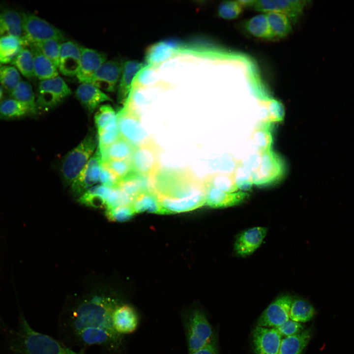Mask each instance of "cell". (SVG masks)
<instances>
[{
    "mask_svg": "<svg viewBox=\"0 0 354 354\" xmlns=\"http://www.w3.org/2000/svg\"><path fill=\"white\" fill-rule=\"evenodd\" d=\"M124 302L114 290L100 289L72 299L59 318L61 335L68 344L80 349L96 346L107 354H120L124 337L114 329L113 315Z\"/></svg>",
    "mask_w": 354,
    "mask_h": 354,
    "instance_id": "6da1fadb",
    "label": "cell"
},
{
    "mask_svg": "<svg viewBox=\"0 0 354 354\" xmlns=\"http://www.w3.org/2000/svg\"><path fill=\"white\" fill-rule=\"evenodd\" d=\"M152 193L169 214L191 211L206 202L203 180L188 169L161 167L152 177Z\"/></svg>",
    "mask_w": 354,
    "mask_h": 354,
    "instance_id": "7a4b0ae2",
    "label": "cell"
},
{
    "mask_svg": "<svg viewBox=\"0 0 354 354\" xmlns=\"http://www.w3.org/2000/svg\"><path fill=\"white\" fill-rule=\"evenodd\" d=\"M16 354H85V349L74 351L54 338L37 332L23 316L10 346Z\"/></svg>",
    "mask_w": 354,
    "mask_h": 354,
    "instance_id": "3957f363",
    "label": "cell"
},
{
    "mask_svg": "<svg viewBox=\"0 0 354 354\" xmlns=\"http://www.w3.org/2000/svg\"><path fill=\"white\" fill-rule=\"evenodd\" d=\"M183 324L189 353L201 349L216 339L204 311L195 308L184 315Z\"/></svg>",
    "mask_w": 354,
    "mask_h": 354,
    "instance_id": "277c9868",
    "label": "cell"
},
{
    "mask_svg": "<svg viewBox=\"0 0 354 354\" xmlns=\"http://www.w3.org/2000/svg\"><path fill=\"white\" fill-rule=\"evenodd\" d=\"M96 145V136L93 130H90L83 141L64 156L61 173L65 184L71 185L90 159Z\"/></svg>",
    "mask_w": 354,
    "mask_h": 354,
    "instance_id": "5b68a950",
    "label": "cell"
},
{
    "mask_svg": "<svg viewBox=\"0 0 354 354\" xmlns=\"http://www.w3.org/2000/svg\"><path fill=\"white\" fill-rule=\"evenodd\" d=\"M23 35L27 46L49 39L60 41L64 39L62 32L45 20L31 13L21 15Z\"/></svg>",
    "mask_w": 354,
    "mask_h": 354,
    "instance_id": "8992f818",
    "label": "cell"
},
{
    "mask_svg": "<svg viewBox=\"0 0 354 354\" xmlns=\"http://www.w3.org/2000/svg\"><path fill=\"white\" fill-rule=\"evenodd\" d=\"M259 154L258 165L251 171L253 184L265 186L280 180L285 172L282 159L271 149Z\"/></svg>",
    "mask_w": 354,
    "mask_h": 354,
    "instance_id": "52a82bcc",
    "label": "cell"
},
{
    "mask_svg": "<svg viewBox=\"0 0 354 354\" xmlns=\"http://www.w3.org/2000/svg\"><path fill=\"white\" fill-rule=\"evenodd\" d=\"M160 149L152 139L134 148L131 158L132 171L152 177L161 167Z\"/></svg>",
    "mask_w": 354,
    "mask_h": 354,
    "instance_id": "ba28073f",
    "label": "cell"
},
{
    "mask_svg": "<svg viewBox=\"0 0 354 354\" xmlns=\"http://www.w3.org/2000/svg\"><path fill=\"white\" fill-rule=\"evenodd\" d=\"M120 136L135 148L151 138L143 128L139 115L123 107L116 115Z\"/></svg>",
    "mask_w": 354,
    "mask_h": 354,
    "instance_id": "9c48e42d",
    "label": "cell"
},
{
    "mask_svg": "<svg viewBox=\"0 0 354 354\" xmlns=\"http://www.w3.org/2000/svg\"><path fill=\"white\" fill-rule=\"evenodd\" d=\"M71 94V90L60 76L40 81L37 90V107L48 109L59 105Z\"/></svg>",
    "mask_w": 354,
    "mask_h": 354,
    "instance_id": "30bf717a",
    "label": "cell"
},
{
    "mask_svg": "<svg viewBox=\"0 0 354 354\" xmlns=\"http://www.w3.org/2000/svg\"><path fill=\"white\" fill-rule=\"evenodd\" d=\"M244 7L264 12L277 11L287 15L291 21L295 23L302 14L307 1L303 0H239Z\"/></svg>",
    "mask_w": 354,
    "mask_h": 354,
    "instance_id": "8fae6325",
    "label": "cell"
},
{
    "mask_svg": "<svg viewBox=\"0 0 354 354\" xmlns=\"http://www.w3.org/2000/svg\"><path fill=\"white\" fill-rule=\"evenodd\" d=\"M102 161L99 149L97 147L87 164L71 185L72 193L76 197H80L91 186L100 181Z\"/></svg>",
    "mask_w": 354,
    "mask_h": 354,
    "instance_id": "7c38bea8",
    "label": "cell"
},
{
    "mask_svg": "<svg viewBox=\"0 0 354 354\" xmlns=\"http://www.w3.org/2000/svg\"><path fill=\"white\" fill-rule=\"evenodd\" d=\"M293 297L289 295H281L272 301L260 316L257 326L276 328L290 319V310Z\"/></svg>",
    "mask_w": 354,
    "mask_h": 354,
    "instance_id": "4fadbf2b",
    "label": "cell"
},
{
    "mask_svg": "<svg viewBox=\"0 0 354 354\" xmlns=\"http://www.w3.org/2000/svg\"><path fill=\"white\" fill-rule=\"evenodd\" d=\"M123 63L117 59L106 60L98 68L89 83L102 91L116 90L122 69Z\"/></svg>",
    "mask_w": 354,
    "mask_h": 354,
    "instance_id": "5bb4252c",
    "label": "cell"
},
{
    "mask_svg": "<svg viewBox=\"0 0 354 354\" xmlns=\"http://www.w3.org/2000/svg\"><path fill=\"white\" fill-rule=\"evenodd\" d=\"M252 336L256 354H278L283 336L276 328L257 326Z\"/></svg>",
    "mask_w": 354,
    "mask_h": 354,
    "instance_id": "9a60e30c",
    "label": "cell"
},
{
    "mask_svg": "<svg viewBox=\"0 0 354 354\" xmlns=\"http://www.w3.org/2000/svg\"><path fill=\"white\" fill-rule=\"evenodd\" d=\"M113 322L116 331L124 336L133 333L137 329L139 323V316L133 306L123 302L115 309Z\"/></svg>",
    "mask_w": 354,
    "mask_h": 354,
    "instance_id": "2e32d148",
    "label": "cell"
},
{
    "mask_svg": "<svg viewBox=\"0 0 354 354\" xmlns=\"http://www.w3.org/2000/svg\"><path fill=\"white\" fill-rule=\"evenodd\" d=\"M267 234L264 227H255L241 232L237 236L234 244L236 253L241 257L253 254L261 245Z\"/></svg>",
    "mask_w": 354,
    "mask_h": 354,
    "instance_id": "e0dca14e",
    "label": "cell"
},
{
    "mask_svg": "<svg viewBox=\"0 0 354 354\" xmlns=\"http://www.w3.org/2000/svg\"><path fill=\"white\" fill-rule=\"evenodd\" d=\"M106 61V55L94 49L81 47V59L76 76L82 83H89L93 76Z\"/></svg>",
    "mask_w": 354,
    "mask_h": 354,
    "instance_id": "ac0fdd59",
    "label": "cell"
},
{
    "mask_svg": "<svg viewBox=\"0 0 354 354\" xmlns=\"http://www.w3.org/2000/svg\"><path fill=\"white\" fill-rule=\"evenodd\" d=\"M204 183L206 193V204L211 207L221 208L236 206L242 203L249 197V194L245 192L227 193L209 184Z\"/></svg>",
    "mask_w": 354,
    "mask_h": 354,
    "instance_id": "d6986e66",
    "label": "cell"
},
{
    "mask_svg": "<svg viewBox=\"0 0 354 354\" xmlns=\"http://www.w3.org/2000/svg\"><path fill=\"white\" fill-rule=\"evenodd\" d=\"M81 47L77 43L67 41L61 43L58 68L66 76L76 75L79 69Z\"/></svg>",
    "mask_w": 354,
    "mask_h": 354,
    "instance_id": "ffe728a7",
    "label": "cell"
},
{
    "mask_svg": "<svg viewBox=\"0 0 354 354\" xmlns=\"http://www.w3.org/2000/svg\"><path fill=\"white\" fill-rule=\"evenodd\" d=\"M75 95L90 113H92L102 102L112 100L103 91L90 83H82L76 89Z\"/></svg>",
    "mask_w": 354,
    "mask_h": 354,
    "instance_id": "44dd1931",
    "label": "cell"
},
{
    "mask_svg": "<svg viewBox=\"0 0 354 354\" xmlns=\"http://www.w3.org/2000/svg\"><path fill=\"white\" fill-rule=\"evenodd\" d=\"M143 64L137 60H128L123 63L122 72L118 85V100L124 104L135 77L142 69Z\"/></svg>",
    "mask_w": 354,
    "mask_h": 354,
    "instance_id": "7402d4cb",
    "label": "cell"
},
{
    "mask_svg": "<svg viewBox=\"0 0 354 354\" xmlns=\"http://www.w3.org/2000/svg\"><path fill=\"white\" fill-rule=\"evenodd\" d=\"M102 163L110 160L131 159L135 147L120 136L107 148H99Z\"/></svg>",
    "mask_w": 354,
    "mask_h": 354,
    "instance_id": "603a6c76",
    "label": "cell"
},
{
    "mask_svg": "<svg viewBox=\"0 0 354 354\" xmlns=\"http://www.w3.org/2000/svg\"><path fill=\"white\" fill-rule=\"evenodd\" d=\"M23 35L22 16L17 11L5 9L0 11V35Z\"/></svg>",
    "mask_w": 354,
    "mask_h": 354,
    "instance_id": "cb8c5ba5",
    "label": "cell"
},
{
    "mask_svg": "<svg viewBox=\"0 0 354 354\" xmlns=\"http://www.w3.org/2000/svg\"><path fill=\"white\" fill-rule=\"evenodd\" d=\"M33 54L34 76L42 80L56 77L58 75V68L36 46H29Z\"/></svg>",
    "mask_w": 354,
    "mask_h": 354,
    "instance_id": "d4e9b609",
    "label": "cell"
},
{
    "mask_svg": "<svg viewBox=\"0 0 354 354\" xmlns=\"http://www.w3.org/2000/svg\"><path fill=\"white\" fill-rule=\"evenodd\" d=\"M27 45L23 38L13 35L0 36V63H12Z\"/></svg>",
    "mask_w": 354,
    "mask_h": 354,
    "instance_id": "484cf974",
    "label": "cell"
},
{
    "mask_svg": "<svg viewBox=\"0 0 354 354\" xmlns=\"http://www.w3.org/2000/svg\"><path fill=\"white\" fill-rule=\"evenodd\" d=\"M311 337L310 329L282 339L278 354H301Z\"/></svg>",
    "mask_w": 354,
    "mask_h": 354,
    "instance_id": "4316f807",
    "label": "cell"
},
{
    "mask_svg": "<svg viewBox=\"0 0 354 354\" xmlns=\"http://www.w3.org/2000/svg\"><path fill=\"white\" fill-rule=\"evenodd\" d=\"M132 206L135 213L149 212L164 214H169L160 204L156 196L149 192H142L134 199Z\"/></svg>",
    "mask_w": 354,
    "mask_h": 354,
    "instance_id": "83f0119b",
    "label": "cell"
},
{
    "mask_svg": "<svg viewBox=\"0 0 354 354\" xmlns=\"http://www.w3.org/2000/svg\"><path fill=\"white\" fill-rule=\"evenodd\" d=\"M244 27L245 30L254 37L267 40L275 39L265 13L255 15L249 19L244 23Z\"/></svg>",
    "mask_w": 354,
    "mask_h": 354,
    "instance_id": "f1b7e54d",
    "label": "cell"
},
{
    "mask_svg": "<svg viewBox=\"0 0 354 354\" xmlns=\"http://www.w3.org/2000/svg\"><path fill=\"white\" fill-rule=\"evenodd\" d=\"M271 125L262 120L252 132L251 139L259 154L271 149L273 143Z\"/></svg>",
    "mask_w": 354,
    "mask_h": 354,
    "instance_id": "f546056e",
    "label": "cell"
},
{
    "mask_svg": "<svg viewBox=\"0 0 354 354\" xmlns=\"http://www.w3.org/2000/svg\"><path fill=\"white\" fill-rule=\"evenodd\" d=\"M11 98L25 105L30 114L36 115L38 107L35 94L31 85L28 82L21 80L16 87L9 93Z\"/></svg>",
    "mask_w": 354,
    "mask_h": 354,
    "instance_id": "4dcf8cb0",
    "label": "cell"
},
{
    "mask_svg": "<svg viewBox=\"0 0 354 354\" xmlns=\"http://www.w3.org/2000/svg\"><path fill=\"white\" fill-rule=\"evenodd\" d=\"M265 13L275 39L283 38L291 32L292 22L287 15L277 11H269Z\"/></svg>",
    "mask_w": 354,
    "mask_h": 354,
    "instance_id": "1f68e13d",
    "label": "cell"
},
{
    "mask_svg": "<svg viewBox=\"0 0 354 354\" xmlns=\"http://www.w3.org/2000/svg\"><path fill=\"white\" fill-rule=\"evenodd\" d=\"M112 189L102 184L93 186L79 197V201L83 204L91 206H105Z\"/></svg>",
    "mask_w": 354,
    "mask_h": 354,
    "instance_id": "d6a6232c",
    "label": "cell"
},
{
    "mask_svg": "<svg viewBox=\"0 0 354 354\" xmlns=\"http://www.w3.org/2000/svg\"><path fill=\"white\" fill-rule=\"evenodd\" d=\"M203 181L223 192L234 193L238 190L233 172H217L209 174Z\"/></svg>",
    "mask_w": 354,
    "mask_h": 354,
    "instance_id": "836d02e7",
    "label": "cell"
},
{
    "mask_svg": "<svg viewBox=\"0 0 354 354\" xmlns=\"http://www.w3.org/2000/svg\"><path fill=\"white\" fill-rule=\"evenodd\" d=\"M29 114L28 108L15 99L10 97L0 102V119L19 118Z\"/></svg>",
    "mask_w": 354,
    "mask_h": 354,
    "instance_id": "e575fe53",
    "label": "cell"
},
{
    "mask_svg": "<svg viewBox=\"0 0 354 354\" xmlns=\"http://www.w3.org/2000/svg\"><path fill=\"white\" fill-rule=\"evenodd\" d=\"M315 314L313 305L302 298L293 299L290 310V319L298 322L305 323L311 320Z\"/></svg>",
    "mask_w": 354,
    "mask_h": 354,
    "instance_id": "d590c367",
    "label": "cell"
},
{
    "mask_svg": "<svg viewBox=\"0 0 354 354\" xmlns=\"http://www.w3.org/2000/svg\"><path fill=\"white\" fill-rule=\"evenodd\" d=\"M177 46L174 42H160L151 45L146 53V60L156 64L168 58Z\"/></svg>",
    "mask_w": 354,
    "mask_h": 354,
    "instance_id": "8d00e7d4",
    "label": "cell"
},
{
    "mask_svg": "<svg viewBox=\"0 0 354 354\" xmlns=\"http://www.w3.org/2000/svg\"><path fill=\"white\" fill-rule=\"evenodd\" d=\"M11 63L26 78L30 79L35 76L33 57L30 47H24Z\"/></svg>",
    "mask_w": 354,
    "mask_h": 354,
    "instance_id": "74e56055",
    "label": "cell"
},
{
    "mask_svg": "<svg viewBox=\"0 0 354 354\" xmlns=\"http://www.w3.org/2000/svg\"><path fill=\"white\" fill-rule=\"evenodd\" d=\"M21 80L20 72L15 66L4 65L0 68V83L9 94Z\"/></svg>",
    "mask_w": 354,
    "mask_h": 354,
    "instance_id": "f35d334b",
    "label": "cell"
},
{
    "mask_svg": "<svg viewBox=\"0 0 354 354\" xmlns=\"http://www.w3.org/2000/svg\"><path fill=\"white\" fill-rule=\"evenodd\" d=\"M114 109L108 104L101 106L94 116L98 132L117 123V116Z\"/></svg>",
    "mask_w": 354,
    "mask_h": 354,
    "instance_id": "ab89813d",
    "label": "cell"
},
{
    "mask_svg": "<svg viewBox=\"0 0 354 354\" xmlns=\"http://www.w3.org/2000/svg\"><path fill=\"white\" fill-rule=\"evenodd\" d=\"M32 45L36 46L58 68L61 45L60 41L49 39Z\"/></svg>",
    "mask_w": 354,
    "mask_h": 354,
    "instance_id": "60d3db41",
    "label": "cell"
},
{
    "mask_svg": "<svg viewBox=\"0 0 354 354\" xmlns=\"http://www.w3.org/2000/svg\"><path fill=\"white\" fill-rule=\"evenodd\" d=\"M134 199L118 187L112 188L106 200V213L123 206H132Z\"/></svg>",
    "mask_w": 354,
    "mask_h": 354,
    "instance_id": "b9f144b4",
    "label": "cell"
},
{
    "mask_svg": "<svg viewBox=\"0 0 354 354\" xmlns=\"http://www.w3.org/2000/svg\"><path fill=\"white\" fill-rule=\"evenodd\" d=\"M233 173L236 183L238 189L243 190H250L253 183L251 171L242 163L238 161Z\"/></svg>",
    "mask_w": 354,
    "mask_h": 354,
    "instance_id": "7bdbcfd3",
    "label": "cell"
},
{
    "mask_svg": "<svg viewBox=\"0 0 354 354\" xmlns=\"http://www.w3.org/2000/svg\"><path fill=\"white\" fill-rule=\"evenodd\" d=\"M243 7L239 0L224 1L218 7L217 14L224 19H234L241 14Z\"/></svg>",
    "mask_w": 354,
    "mask_h": 354,
    "instance_id": "ee69618b",
    "label": "cell"
},
{
    "mask_svg": "<svg viewBox=\"0 0 354 354\" xmlns=\"http://www.w3.org/2000/svg\"><path fill=\"white\" fill-rule=\"evenodd\" d=\"M102 164L106 166L120 179L132 171L131 159L110 160Z\"/></svg>",
    "mask_w": 354,
    "mask_h": 354,
    "instance_id": "f6af8a7d",
    "label": "cell"
},
{
    "mask_svg": "<svg viewBox=\"0 0 354 354\" xmlns=\"http://www.w3.org/2000/svg\"><path fill=\"white\" fill-rule=\"evenodd\" d=\"M120 137L118 123L108 126L98 132L99 148H107L114 143Z\"/></svg>",
    "mask_w": 354,
    "mask_h": 354,
    "instance_id": "bcb514c9",
    "label": "cell"
},
{
    "mask_svg": "<svg viewBox=\"0 0 354 354\" xmlns=\"http://www.w3.org/2000/svg\"><path fill=\"white\" fill-rule=\"evenodd\" d=\"M266 102L265 106L268 111L267 116L262 120L271 124L282 121L285 116V111L282 104L276 100H270Z\"/></svg>",
    "mask_w": 354,
    "mask_h": 354,
    "instance_id": "7dc6e473",
    "label": "cell"
},
{
    "mask_svg": "<svg viewBox=\"0 0 354 354\" xmlns=\"http://www.w3.org/2000/svg\"><path fill=\"white\" fill-rule=\"evenodd\" d=\"M282 336H291L301 332L304 329L301 323L289 319L276 328Z\"/></svg>",
    "mask_w": 354,
    "mask_h": 354,
    "instance_id": "c3c4849f",
    "label": "cell"
},
{
    "mask_svg": "<svg viewBox=\"0 0 354 354\" xmlns=\"http://www.w3.org/2000/svg\"><path fill=\"white\" fill-rule=\"evenodd\" d=\"M120 180L106 166L102 164L100 181L102 185L114 188L117 187Z\"/></svg>",
    "mask_w": 354,
    "mask_h": 354,
    "instance_id": "681fc988",
    "label": "cell"
},
{
    "mask_svg": "<svg viewBox=\"0 0 354 354\" xmlns=\"http://www.w3.org/2000/svg\"><path fill=\"white\" fill-rule=\"evenodd\" d=\"M189 354H219L216 339L205 347L190 353Z\"/></svg>",
    "mask_w": 354,
    "mask_h": 354,
    "instance_id": "f907efd6",
    "label": "cell"
},
{
    "mask_svg": "<svg viewBox=\"0 0 354 354\" xmlns=\"http://www.w3.org/2000/svg\"><path fill=\"white\" fill-rule=\"evenodd\" d=\"M3 92L2 88L0 87V102L2 100L3 97Z\"/></svg>",
    "mask_w": 354,
    "mask_h": 354,
    "instance_id": "816d5d0a",
    "label": "cell"
},
{
    "mask_svg": "<svg viewBox=\"0 0 354 354\" xmlns=\"http://www.w3.org/2000/svg\"><path fill=\"white\" fill-rule=\"evenodd\" d=\"M1 64L0 63V68L1 67Z\"/></svg>",
    "mask_w": 354,
    "mask_h": 354,
    "instance_id": "f5cc1de1",
    "label": "cell"
}]
</instances>
